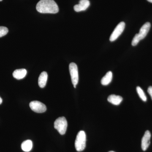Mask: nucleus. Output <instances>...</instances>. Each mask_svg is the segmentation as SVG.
I'll use <instances>...</instances> for the list:
<instances>
[{
  "label": "nucleus",
  "mask_w": 152,
  "mask_h": 152,
  "mask_svg": "<svg viewBox=\"0 0 152 152\" xmlns=\"http://www.w3.org/2000/svg\"><path fill=\"white\" fill-rule=\"evenodd\" d=\"M115 152L113 151H110V152Z\"/></svg>",
  "instance_id": "aec40b11"
},
{
  "label": "nucleus",
  "mask_w": 152,
  "mask_h": 152,
  "mask_svg": "<svg viewBox=\"0 0 152 152\" xmlns=\"http://www.w3.org/2000/svg\"><path fill=\"white\" fill-rule=\"evenodd\" d=\"M148 94L151 96L152 99V86H150L148 88Z\"/></svg>",
  "instance_id": "f3484780"
},
{
  "label": "nucleus",
  "mask_w": 152,
  "mask_h": 152,
  "mask_svg": "<svg viewBox=\"0 0 152 152\" xmlns=\"http://www.w3.org/2000/svg\"><path fill=\"white\" fill-rule=\"evenodd\" d=\"M36 9L41 13L56 14L59 12L58 7L54 0H40Z\"/></svg>",
  "instance_id": "f257e3e1"
},
{
  "label": "nucleus",
  "mask_w": 152,
  "mask_h": 152,
  "mask_svg": "<svg viewBox=\"0 0 152 152\" xmlns=\"http://www.w3.org/2000/svg\"><path fill=\"white\" fill-rule=\"evenodd\" d=\"M125 27V23L124 22H121L117 25L110 37V41L112 42L116 40L124 31Z\"/></svg>",
  "instance_id": "39448f33"
},
{
  "label": "nucleus",
  "mask_w": 152,
  "mask_h": 152,
  "mask_svg": "<svg viewBox=\"0 0 152 152\" xmlns=\"http://www.w3.org/2000/svg\"><path fill=\"white\" fill-rule=\"evenodd\" d=\"M2 99L1 98V97H0V104H2Z\"/></svg>",
  "instance_id": "a211bd4d"
},
{
  "label": "nucleus",
  "mask_w": 152,
  "mask_h": 152,
  "mask_svg": "<svg viewBox=\"0 0 152 152\" xmlns=\"http://www.w3.org/2000/svg\"><path fill=\"white\" fill-rule=\"evenodd\" d=\"M86 136L84 131H81L77 134L75 142V147L77 151L81 152L85 149L86 147Z\"/></svg>",
  "instance_id": "f03ea898"
},
{
  "label": "nucleus",
  "mask_w": 152,
  "mask_h": 152,
  "mask_svg": "<svg viewBox=\"0 0 152 152\" xmlns=\"http://www.w3.org/2000/svg\"><path fill=\"white\" fill-rule=\"evenodd\" d=\"M151 138V134L149 131H146L142 140L141 147L143 151H146L149 146Z\"/></svg>",
  "instance_id": "6e6552de"
},
{
  "label": "nucleus",
  "mask_w": 152,
  "mask_h": 152,
  "mask_svg": "<svg viewBox=\"0 0 152 152\" xmlns=\"http://www.w3.org/2000/svg\"><path fill=\"white\" fill-rule=\"evenodd\" d=\"M3 0H0V1H2Z\"/></svg>",
  "instance_id": "412c9836"
},
{
  "label": "nucleus",
  "mask_w": 152,
  "mask_h": 152,
  "mask_svg": "<svg viewBox=\"0 0 152 152\" xmlns=\"http://www.w3.org/2000/svg\"><path fill=\"white\" fill-rule=\"evenodd\" d=\"M8 31V29L6 27L0 26V37L6 35Z\"/></svg>",
  "instance_id": "dca6fc26"
},
{
  "label": "nucleus",
  "mask_w": 152,
  "mask_h": 152,
  "mask_svg": "<svg viewBox=\"0 0 152 152\" xmlns=\"http://www.w3.org/2000/svg\"><path fill=\"white\" fill-rule=\"evenodd\" d=\"M31 109L34 112L37 113H43L46 111L45 105L37 101H32L29 104Z\"/></svg>",
  "instance_id": "423d86ee"
},
{
  "label": "nucleus",
  "mask_w": 152,
  "mask_h": 152,
  "mask_svg": "<svg viewBox=\"0 0 152 152\" xmlns=\"http://www.w3.org/2000/svg\"><path fill=\"white\" fill-rule=\"evenodd\" d=\"M90 5L88 0H80L78 4L75 5L74 7V10L76 12L85 11L88 8Z\"/></svg>",
  "instance_id": "1a4fd4ad"
},
{
  "label": "nucleus",
  "mask_w": 152,
  "mask_h": 152,
  "mask_svg": "<svg viewBox=\"0 0 152 152\" xmlns=\"http://www.w3.org/2000/svg\"><path fill=\"white\" fill-rule=\"evenodd\" d=\"M148 1L152 3V0H147Z\"/></svg>",
  "instance_id": "6ab92c4d"
},
{
  "label": "nucleus",
  "mask_w": 152,
  "mask_h": 152,
  "mask_svg": "<svg viewBox=\"0 0 152 152\" xmlns=\"http://www.w3.org/2000/svg\"><path fill=\"white\" fill-rule=\"evenodd\" d=\"M27 71L26 69H22L15 70L13 73V76L17 80L24 78L26 75Z\"/></svg>",
  "instance_id": "f8f14e48"
},
{
  "label": "nucleus",
  "mask_w": 152,
  "mask_h": 152,
  "mask_svg": "<svg viewBox=\"0 0 152 152\" xmlns=\"http://www.w3.org/2000/svg\"><path fill=\"white\" fill-rule=\"evenodd\" d=\"M113 79V73L111 71L108 72L101 80V83L103 86H107L111 82Z\"/></svg>",
  "instance_id": "ddd939ff"
},
{
  "label": "nucleus",
  "mask_w": 152,
  "mask_h": 152,
  "mask_svg": "<svg viewBox=\"0 0 152 152\" xmlns=\"http://www.w3.org/2000/svg\"><path fill=\"white\" fill-rule=\"evenodd\" d=\"M151 27V23L149 22H147L141 28L139 34H136V35L137 36L140 41L145 37L149 31Z\"/></svg>",
  "instance_id": "0eeeda50"
},
{
  "label": "nucleus",
  "mask_w": 152,
  "mask_h": 152,
  "mask_svg": "<svg viewBox=\"0 0 152 152\" xmlns=\"http://www.w3.org/2000/svg\"><path fill=\"white\" fill-rule=\"evenodd\" d=\"M70 74L72 79V83L74 88H76V86L78 83L79 75L77 66L75 63H71L69 66Z\"/></svg>",
  "instance_id": "20e7f679"
},
{
  "label": "nucleus",
  "mask_w": 152,
  "mask_h": 152,
  "mask_svg": "<svg viewBox=\"0 0 152 152\" xmlns=\"http://www.w3.org/2000/svg\"><path fill=\"white\" fill-rule=\"evenodd\" d=\"M48 75L46 72H43L40 75L38 80L39 86L41 88H44L46 85L48 80Z\"/></svg>",
  "instance_id": "9b49d317"
},
{
  "label": "nucleus",
  "mask_w": 152,
  "mask_h": 152,
  "mask_svg": "<svg viewBox=\"0 0 152 152\" xmlns=\"http://www.w3.org/2000/svg\"><path fill=\"white\" fill-rule=\"evenodd\" d=\"M33 147V142L31 140H27L22 143V149L25 152H29L31 150Z\"/></svg>",
  "instance_id": "4468645a"
},
{
  "label": "nucleus",
  "mask_w": 152,
  "mask_h": 152,
  "mask_svg": "<svg viewBox=\"0 0 152 152\" xmlns=\"http://www.w3.org/2000/svg\"><path fill=\"white\" fill-rule=\"evenodd\" d=\"M107 100L109 102L113 104L118 105L122 102L123 98L120 96L112 94L110 95L108 97Z\"/></svg>",
  "instance_id": "9d476101"
},
{
  "label": "nucleus",
  "mask_w": 152,
  "mask_h": 152,
  "mask_svg": "<svg viewBox=\"0 0 152 152\" xmlns=\"http://www.w3.org/2000/svg\"><path fill=\"white\" fill-rule=\"evenodd\" d=\"M67 126V121L65 117H59L55 121L54 127L60 134L64 135L65 134Z\"/></svg>",
  "instance_id": "7ed1b4c3"
},
{
  "label": "nucleus",
  "mask_w": 152,
  "mask_h": 152,
  "mask_svg": "<svg viewBox=\"0 0 152 152\" xmlns=\"http://www.w3.org/2000/svg\"><path fill=\"white\" fill-rule=\"evenodd\" d=\"M137 91L139 96L140 97L142 100L144 102H146L147 101V97L141 88L140 87H137Z\"/></svg>",
  "instance_id": "2eb2a0df"
}]
</instances>
